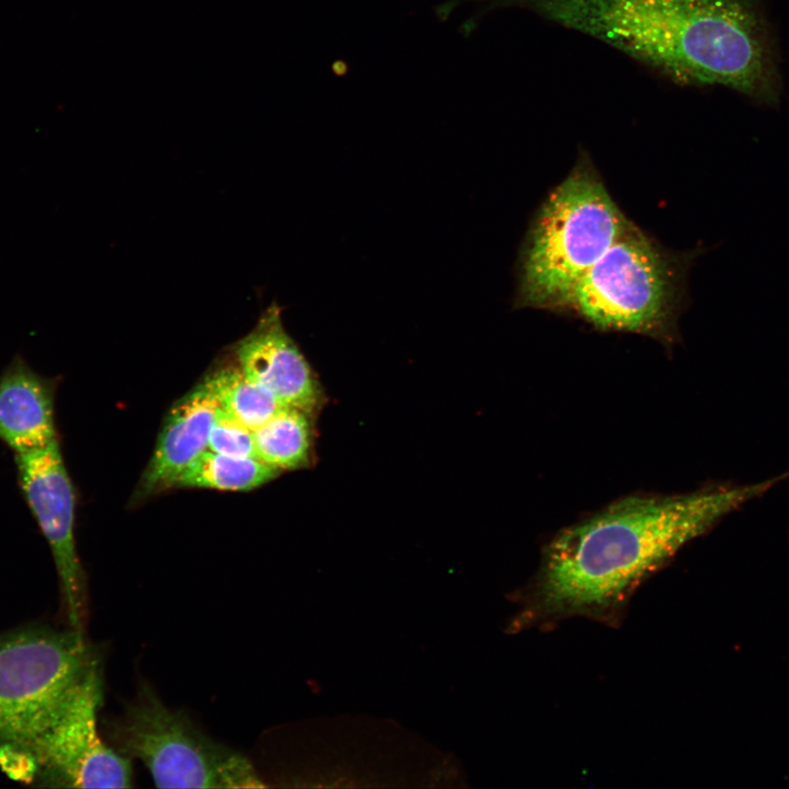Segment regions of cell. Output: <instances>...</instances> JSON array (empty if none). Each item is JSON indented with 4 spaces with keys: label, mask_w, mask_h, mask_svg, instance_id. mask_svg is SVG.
I'll list each match as a JSON object with an SVG mask.
<instances>
[{
    "label": "cell",
    "mask_w": 789,
    "mask_h": 789,
    "mask_svg": "<svg viewBox=\"0 0 789 789\" xmlns=\"http://www.w3.org/2000/svg\"><path fill=\"white\" fill-rule=\"evenodd\" d=\"M282 471L258 458H241L206 449L173 483V488L249 491L275 479Z\"/></svg>",
    "instance_id": "4fadbf2b"
},
{
    "label": "cell",
    "mask_w": 789,
    "mask_h": 789,
    "mask_svg": "<svg viewBox=\"0 0 789 789\" xmlns=\"http://www.w3.org/2000/svg\"><path fill=\"white\" fill-rule=\"evenodd\" d=\"M207 449L233 457L258 458L253 431L220 407L209 431Z\"/></svg>",
    "instance_id": "9a60e30c"
},
{
    "label": "cell",
    "mask_w": 789,
    "mask_h": 789,
    "mask_svg": "<svg viewBox=\"0 0 789 789\" xmlns=\"http://www.w3.org/2000/svg\"><path fill=\"white\" fill-rule=\"evenodd\" d=\"M103 683L96 658L49 725L28 747L53 780L73 788H129L132 759L107 745L98 729Z\"/></svg>",
    "instance_id": "52a82bcc"
},
{
    "label": "cell",
    "mask_w": 789,
    "mask_h": 789,
    "mask_svg": "<svg viewBox=\"0 0 789 789\" xmlns=\"http://www.w3.org/2000/svg\"><path fill=\"white\" fill-rule=\"evenodd\" d=\"M0 766L12 778L30 781L33 779L37 766L35 754L25 746L2 743L0 744Z\"/></svg>",
    "instance_id": "2e32d148"
},
{
    "label": "cell",
    "mask_w": 789,
    "mask_h": 789,
    "mask_svg": "<svg viewBox=\"0 0 789 789\" xmlns=\"http://www.w3.org/2000/svg\"><path fill=\"white\" fill-rule=\"evenodd\" d=\"M789 478L717 484L672 495H632L560 531L547 546L535 591L544 614L604 610L725 515Z\"/></svg>",
    "instance_id": "7a4b0ae2"
},
{
    "label": "cell",
    "mask_w": 789,
    "mask_h": 789,
    "mask_svg": "<svg viewBox=\"0 0 789 789\" xmlns=\"http://www.w3.org/2000/svg\"><path fill=\"white\" fill-rule=\"evenodd\" d=\"M94 658L75 630L0 637V744L30 747Z\"/></svg>",
    "instance_id": "8992f818"
},
{
    "label": "cell",
    "mask_w": 789,
    "mask_h": 789,
    "mask_svg": "<svg viewBox=\"0 0 789 789\" xmlns=\"http://www.w3.org/2000/svg\"><path fill=\"white\" fill-rule=\"evenodd\" d=\"M529 10L653 68L681 85H724L774 102L764 23L747 0H479Z\"/></svg>",
    "instance_id": "6da1fadb"
},
{
    "label": "cell",
    "mask_w": 789,
    "mask_h": 789,
    "mask_svg": "<svg viewBox=\"0 0 789 789\" xmlns=\"http://www.w3.org/2000/svg\"><path fill=\"white\" fill-rule=\"evenodd\" d=\"M316 418L284 405L253 430L258 459L283 471L308 468L315 455Z\"/></svg>",
    "instance_id": "7c38bea8"
},
{
    "label": "cell",
    "mask_w": 789,
    "mask_h": 789,
    "mask_svg": "<svg viewBox=\"0 0 789 789\" xmlns=\"http://www.w3.org/2000/svg\"><path fill=\"white\" fill-rule=\"evenodd\" d=\"M218 409L219 403L205 379L175 402L139 480L135 501L173 488L180 473L207 449Z\"/></svg>",
    "instance_id": "30bf717a"
},
{
    "label": "cell",
    "mask_w": 789,
    "mask_h": 789,
    "mask_svg": "<svg viewBox=\"0 0 789 789\" xmlns=\"http://www.w3.org/2000/svg\"><path fill=\"white\" fill-rule=\"evenodd\" d=\"M0 438L15 454L44 448L57 438L53 387L22 361L0 379Z\"/></svg>",
    "instance_id": "8fae6325"
},
{
    "label": "cell",
    "mask_w": 789,
    "mask_h": 789,
    "mask_svg": "<svg viewBox=\"0 0 789 789\" xmlns=\"http://www.w3.org/2000/svg\"><path fill=\"white\" fill-rule=\"evenodd\" d=\"M115 748L140 761L159 788H260L251 762L197 728L181 710L168 707L141 682L135 697L106 725Z\"/></svg>",
    "instance_id": "277c9868"
},
{
    "label": "cell",
    "mask_w": 789,
    "mask_h": 789,
    "mask_svg": "<svg viewBox=\"0 0 789 789\" xmlns=\"http://www.w3.org/2000/svg\"><path fill=\"white\" fill-rule=\"evenodd\" d=\"M683 272L682 262L632 225L583 276L567 307L597 329L668 339Z\"/></svg>",
    "instance_id": "5b68a950"
},
{
    "label": "cell",
    "mask_w": 789,
    "mask_h": 789,
    "mask_svg": "<svg viewBox=\"0 0 789 789\" xmlns=\"http://www.w3.org/2000/svg\"><path fill=\"white\" fill-rule=\"evenodd\" d=\"M205 380L219 407L252 431L285 405L249 378L235 359L215 368Z\"/></svg>",
    "instance_id": "5bb4252c"
},
{
    "label": "cell",
    "mask_w": 789,
    "mask_h": 789,
    "mask_svg": "<svg viewBox=\"0 0 789 789\" xmlns=\"http://www.w3.org/2000/svg\"><path fill=\"white\" fill-rule=\"evenodd\" d=\"M21 488L46 537L59 576L71 630L83 633L85 580L75 541V492L57 438L44 448L16 454Z\"/></svg>",
    "instance_id": "ba28073f"
},
{
    "label": "cell",
    "mask_w": 789,
    "mask_h": 789,
    "mask_svg": "<svg viewBox=\"0 0 789 789\" xmlns=\"http://www.w3.org/2000/svg\"><path fill=\"white\" fill-rule=\"evenodd\" d=\"M231 354L241 370L282 404L295 407L313 418L325 404L324 390L286 331L282 307L276 301L270 304L253 329L232 345Z\"/></svg>",
    "instance_id": "9c48e42d"
},
{
    "label": "cell",
    "mask_w": 789,
    "mask_h": 789,
    "mask_svg": "<svg viewBox=\"0 0 789 789\" xmlns=\"http://www.w3.org/2000/svg\"><path fill=\"white\" fill-rule=\"evenodd\" d=\"M632 226L586 158L547 196L519 261L518 307L562 308L592 266Z\"/></svg>",
    "instance_id": "3957f363"
}]
</instances>
